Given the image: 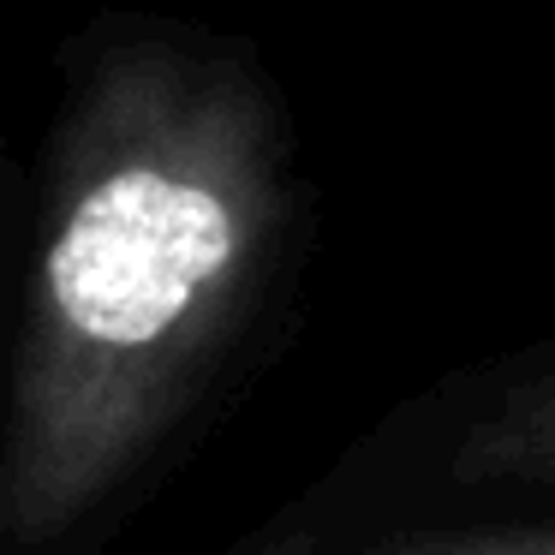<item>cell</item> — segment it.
Wrapping results in <instances>:
<instances>
[{
    "instance_id": "cell-1",
    "label": "cell",
    "mask_w": 555,
    "mask_h": 555,
    "mask_svg": "<svg viewBox=\"0 0 555 555\" xmlns=\"http://www.w3.org/2000/svg\"><path fill=\"white\" fill-rule=\"evenodd\" d=\"M293 221L287 132L228 49L132 42L73 108L30 305L7 526H73L192 406Z\"/></svg>"
},
{
    "instance_id": "cell-2",
    "label": "cell",
    "mask_w": 555,
    "mask_h": 555,
    "mask_svg": "<svg viewBox=\"0 0 555 555\" xmlns=\"http://www.w3.org/2000/svg\"><path fill=\"white\" fill-rule=\"evenodd\" d=\"M400 436L406 514L555 507V335L442 376Z\"/></svg>"
},
{
    "instance_id": "cell-4",
    "label": "cell",
    "mask_w": 555,
    "mask_h": 555,
    "mask_svg": "<svg viewBox=\"0 0 555 555\" xmlns=\"http://www.w3.org/2000/svg\"><path fill=\"white\" fill-rule=\"evenodd\" d=\"M251 555H323V538L317 531H281V538L257 543Z\"/></svg>"
},
{
    "instance_id": "cell-3",
    "label": "cell",
    "mask_w": 555,
    "mask_h": 555,
    "mask_svg": "<svg viewBox=\"0 0 555 555\" xmlns=\"http://www.w3.org/2000/svg\"><path fill=\"white\" fill-rule=\"evenodd\" d=\"M347 555H555V507H442L395 514Z\"/></svg>"
}]
</instances>
